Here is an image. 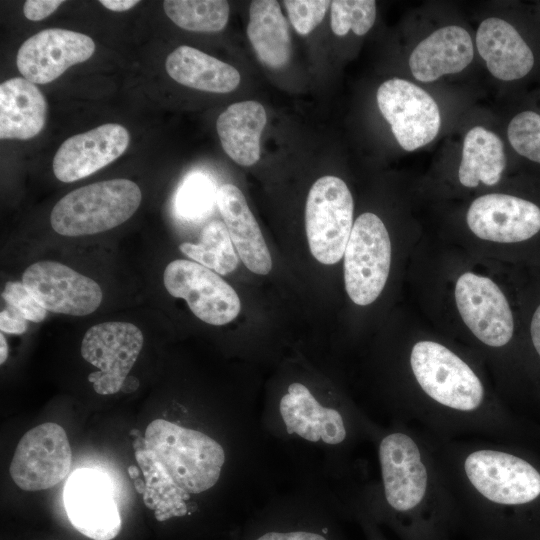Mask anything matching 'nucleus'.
Returning a JSON list of instances; mask_svg holds the SVG:
<instances>
[{
  "label": "nucleus",
  "mask_w": 540,
  "mask_h": 540,
  "mask_svg": "<svg viewBox=\"0 0 540 540\" xmlns=\"http://www.w3.org/2000/svg\"><path fill=\"white\" fill-rule=\"evenodd\" d=\"M373 450L377 475L338 490L348 520L364 515L399 540H452L461 512L433 438L393 420L381 423Z\"/></svg>",
  "instance_id": "nucleus-1"
},
{
  "label": "nucleus",
  "mask_w": 540,
  "mask_h": 540,
  "mask_svg": "<svg viewBox=\"0 0 540 540\" xmlns=\"http://www.w3.org/2000/svg\"><path fill=\"white\" fill-rule=\"evenodd\" d=\"M290 380L261 405V426L292 481H317L335 489L362 479L359 456L381 423L347 397Z\"/></svg>",
  "instance_id": "nucleus-2"
},
{
  "label": "nucleus",
  "mask_w": 540,
  "mask_h": 540,
  "mask_svg": "<svg viewBox=\"0 0 540 540\" xmlns=\"http://www.w3.org/2000/svg\"><path fill=\"white\" fill-rule=\"evenodd\" d=\"M433 440L471 540L526 539L534 528L528 511L540 501V470L501 440Z\"/></svg>",
  "instance_id": "nucleus-3"
},
{
  "label": "nucleus",
  "mask_w": 540,
  "mask_h": 540,
  "mask_svg": "<svg viewBox=\"0 0 540 540\" xmlns=\"http://www.w3.org/2000/svg\"><path fill=\"white\" fill-rule=\"evenodd\" d=\"M413 391L384 415L439 440L486 438L505 441L516 424L491 397L483 380L463 357L431 340L413 344L408 355Z\"/></svg>",
  "instance_id": "nucleus-4"
},
{
  "label": "nucleus",
  "mask_w": 540,
  "mask_h": 540,
  "mask_svg": "<svg viewBox=\"0 0 540 540\" xmlns=\"http://www.w3.org/2000/svg\"><path fill=\"white\" fill-rule=\"evenodd\" d=\"M350 522L337 491L293 481L256 510L228 540H349Z\"/></svg>",
  "instance_id": "nucleus-5"
},
{
  "label": "nucleus",
  "mask_w": 540,
  "mask_h": 540,
  "mask_svg": "<svg viewBox=\"0 0 540 540\" xmlns=\"http://www.w3.org/2000/svg\"><path fill=\"white\" fill-rule=\"evenodd\" d=\"M142 199L129 179H111L75 189L62 197L50 214L52 229L63 236L101 233L127 221Z\"/></svg>",
  "instance_id": "nucleus-6"
},
{
  "label": "nucleus",
  "mask_w": 540,
  "mask_h": 540,
  "mask_svg": "<svg viewBox=\"0 0 540 540\" xmlns=\"http://www.w3.org/2000/svg\"><path fill=\"white\" fill-rule=\"evenodd\" d=\"M353 198L346 183L323 176L311 186L305 208L306 235L314 258L326 265L340 261L353 227Z\"/></svg>",
  "instance_id": "nucleus-7"
},
{
  "label": "nucleus",
  "mask_w": 540,
  "mask_h": 540,
  "mask_svg": "<svg viewBox=\"0 0 540 540\" xmlns=\"http://www.w3.org/2000/svg\"><path fill=\"white\" fill-rule=\"evenodd\" d=\"M391 265V242L383 221L374 213L361 214L353 224L344 252V281L357 305L373 303L382 292Z\"/></svg>",
  "instance_id": "nucleus-8"
},
{
  "label": "nucleus",
  "mask_w": 540,
  "mask_h": 540,
  "mask_svg": "<svg viewBox=\"0 0 540 540\" xmlns=\"http://www.w3.org/2000/svg\"><path fill=\"white\" fill-rule=\"evenodd\" d=\"M144 342L141 330L128 322L111 321L90 327L81 343V355L99 370L88 376L100 395L122 390Z\"/></svg>",
  "instance_id": "nucleus-9"
},
{
  "label": "nucleus",
  "mask_w": 540,
  "mask_h": 540,
  "mask_svg": "<svg viewBox=\"0 0 540 540\" xmlns=\"http://www.w3.org/2000/svg\"><path fill=\"white\" fill-rule=\"evenodd\" d=\"M72 451L66 431L53 422L28 430L19 440L10 463L13 482L25 491L49 489L70 470Z\"/></svg>",
  "instance_id": "nucleus-10"
},
{
  "label": "nucleus",
  "mask_w": 540,
  "mask_h": 540,
  "mask_svg": "<svg viewBox=\"0 0 540 540\" xmlns=\"http://www.w3.org/2000/svg\"><path fill=\"white\" fill-rule=\"evenodd\" d=\"M163 283L171 296L184 299L192 313L207 324H227L240 312V299L233 287L197 262L171 261L164 270Z\"/></svg>",
  "instance_id": "nucleus-11"
},
{
  "label": "nucleus",
  "mask_w": 540,
  "mask_h": 540,
  "mask_svg": "<svg viewBox=\"0 0 540 540\" xmlns=\"http://www.w3.org/2000/svg\"><path fill=\"white\" fill-rule=\"evenodd\" d=\"M377 104L399 145L414 151L431 142L439 132L441 116L435 100L422 88L400 78L383 82Z\"/></svg>",
  "instance_id": "nucleus-12"
},
{
  "label": "nucleus",
  "mask_w": 540,
  "mask_h": 540,
  "mask_svg": "<svg viewBox=\"0 0 540 540\" xmlns=\"http://www.w3.org/2000/svg\"><path fill=\"white\" fill-rule=\"evenodd\" d=\"M63 502L71 526L91 540H114L122 519L108 476L94 469L71 474L63 491Z\"/></svg>",
  "instance_id": "nucleus-13"
},
{
  "label": "nucleus",
  "mask_w": 540,
  "mask_h": 540,
  "mask_svg": "<svg viewBox=\"0 0 540 540\" xmlns=\"http://www.w3.org/2000/svg\"><path fill=\"white\" fill-rule=\"evenodd\" d=\"M455 300L462 320L473 335L490 348H502L513 337L509 303L490 278L466 272L455 285Z\"/></svg>",
  "instance_id": "nucleus-14"
},
{
  "label": "nucleus",
  "mask_w": 540,
  "mask_h": 540,
  "mask_svg": "<svg viewBox=\"0 0 540 540\" xmlns=\"http://www.w3.org/2000/svg\"><path fill=\"white\" fill-rule=\"evenodd\" d=\"M22 283L46 311L58 314L89 315L103 298L97 282L55 261L31 264L22 274Z\"/></svg>",
  "instance_id": "nucleus-15"
},
{
  "label": "nucleus",
  "mask_w": 540,
  "mask_h": 540,
  "mask_svg": "<svg viewBox=\"0 0 540 540\" xmlns=\"http://www.w3.org/2000/svg\"><path fill=\"white\" fill-rule=\"evenodd\" d=\"M95 51L91 37L61 28L44 29L29 37L17 53V68L34 84H47Z\"/></svg>",
  "instance_id": "nucleus-16"
},
{
  "label": "nucleus",
  "mask_w": 540,
  "mask_h": 540,
  "mask_svg": "<svg viewBox=\"0 0 540 540\" xmlns=\"http://www.w3.org/2000/svg\"><path fill=\"white\" fill-rule=\"evenodd\" d=\"M466 220L469 229L480 239L518 243L540 231V208L516 196L487 194L471 203Z\"/></svg>",
  "instance_id": "nucleus-17"
},
{
  "label": "nucleus",
  "mask_w": 540,
  "mask_h": 540,
  "mask_svg": "<svg viewBox=\"0 0 540 540\" xmlns=\"http://www.w3.org/2000/svg\"><path fill=\"white\" fill-rule=\"evenodd\" d=\"M130 142L128 130L116 123H106L66 139L52 162L55 177L65 183L94 174L119 158Z\"/></svg>",
  "instance_id": "nucleus-18"
},
{
  "label": "nucleus",
  "mask_w": 540,
  "mask_h": 540,
  "mask_svg": "<svg viewBox=\"0 0 540 540\" xmlns=\"http://www.w3.org/2000/svg\"><path fill=\"white\" fill-rule=\"evenodd\" d=\"M217 206L244 265L255 274H268L272 268L271 255L242 191L233 184L222 185L217 193Z\"/></svg>",
  "instance_id": "nucleus-19"
},
{
  "label": "nucleus",
  "mask_w": 540,
  "mask_h": 540,
  "mask_svg": "<svg viewBox=\"0 0 540 540\" xmlns=\"http://www.w3.org/2000/svg\"><path fill=\"white\" fill-rule=\"evenodd\" d=\"M476 45L490 73L503 81L526 76L534 65V55L518 31L507 21L491 17L477 30Z\"/></svg>",
  "instance_id": "nucleus-20"
},
{
  "label": "nucleus",
  "mask_w": 540,
  "mask_h": 540,
  "mask_svg": "<svg viewBox=\"0 0 540 540\" xmlns=\"http://www.w3.org/2000/svg\"><path fill=\"white\" fill-rule=\"evenodd\" d=\"M469 33L460 26L442 27L413 50L409 57L412 75L421 82H432L446 74L466 68L473 59Z\"/></svg>",
  "instance_id": "nucleus-21"
},
{
  "label": "nucleus",
  "mask_w": 540,
  "mask_h": 540,
  "mask_svg": "<svg viewBox=\"0 0 540 540\" xmlns=\"http://www.w3.org/2000/svg\"><path fill=\"white\" fill-rule=\"evenodd\" d=\"M47 102L40 89L25 78L0 85V138L27 140L45 127Z\"/></svg>",
  "instance_id": "nucleus-22"
},
{
  "label": "nucleus",
  "mask_w": 540,
  "mask_h": 540,
  "mask_svg": "<svg viewBox=\"0 0 540 540\" xmlns=\"http://www.w3.org/2000/svg\"><path fill=\"white\" fill-rule=\"evenodd\" d=\"M266 121L264 107L254 100L236 102L218 116L220 143L235 163L251 166L259 160L260 137Z\"/></svg>",
  "instance_id": "nucleus-23"
},
{
  "label": "nucleus",
  "mask_w": 540,
  "mask_h": 540,
  "mask_svg": "<svg viewBox=\"0 0 540 540\" xmlns=\"http://www.w3.org/2000/svg\"><path fill=\"white\" fill-rule=\"evenodd\" d=\"M165 68L179 84L212 93H229L241 79L235 67L187 45L167 56Z\"/></svg>",
  "instance_id": "nucleus-24"
},
{
  "label": "nucleus",
  "mask_w": 540,
  "mask_h": 540,
  "mask_svg": "<svg viewBox=\"0 0 540 540\" xmlns=\"http://www.w3.org/2000/svg\"><path fill=\"white\" fill-rule=\"evenodd\" d=\"M247 36L259 60L267 67L278 69L289 62L291 37L277 1L255 0L251 3Z\"/></svg>",
  "instance_id": "nucleus-25"
},
{
  "label": "nucleus",
  "mask_w": 540,
  "mask_h": 540,
  "mask_svg": "<svg viewBox=\"0 0 540 540\" xmlns=\"http://www.w3.org/2000/svg\"><path fill=\"white\" fill-rule=\"evenodd\" d=\"M505 166L504 145L495 133L482 126H475L467 132L458 171L463 186L474 188L479 182L495 185Z\"/></svg>",
  "instance_id": "nucleus-26"
},
{
  "label": "nucleus",
  "mask_w": 540,
  "mask_h": 540,
  "mask_svg": "<svg viewBox=\"0 0 540 540\" xmlns=\"http://www.w3.org/2000/svg\"><path fill=\"white\" fill-rule=\"evenodd\" d=\"M179 249L190 259L219 275L233 272L238 265L228 229L219 220H213L203 227L198 243L184 242Z\"/></svg>",
  "instance_id": "nucleus-27"
},
{
  "label": "nucleus",
  "mask_w": 540,
  "mask_h": 540,
  "mask_svg": "<svg viewBox=\"0 0 540 540\" xmlns=\"http://www.w3.org/2000/svg\"><path fill=\"white\" fill-rule=\"evenodd\" d=\"M163 8L174 24L194 32L221 31L229 18V4L224 0H166Z\"/></svg>",
  "instance_id": "nucleus-28"
},
{
  "label": "nucleus",
  "mask_w": 540,
  "mask_h": 540,
  "mask_svg": "<svg viewBox=\"0 0 540 540\" xmlns=\"http://www.w3.org/2000/svg\"><path fill=\"white\" fill-rule=\"evenodd\" d=\"M217 193L211 178L200 172L192 173L179 187L176 208L187 219L203 218L217 205Z\"/></svg>",
  "instance_id": "nucleus-29"
},
{
  "label": "nucleus",
  "mask_w": 540,
  "mask_h": 540,
  "mask_svg": "<svg viewBox=\"0 0 540 540\" xmlns=\"http://www.w3.org/2000/svg\"><path fill=\"white\" fill-rule=\"evenodd\" d=\"M376 2L373 0H334L331 2V29L337 36L349 30L362 36L373 26Z\"/></svg>",
  "instance_id": "nucleus-30"
},
{
  "label": "nucleus",
  "mask_w": 540,
  "mask_h": 540,
  "mask_svg": "<svg viewBox=\"0 0 540 540\" xmlns=\"http://www.w3.org/2000/svg\"><path fill=\"white\" fill-rule=\"evenodd\" d=\"M507 135L514 150L540 164V114L523 111L509 123Z\"/></svg>",
  "instance_id": "nucleus-31"
},
{
  "label": "nucleus",
  "mask_w": 540,
  "mask_h": 540,
  "mask_svg": "<svg viewBox=\"0 0 540 540\" xmlns=\"http://www.w3.org/2000/svg\"><path fill=\"white\" fill-rule=\"evenodd\" d=\"M283 3L291 24L301 35L312 32L331 6V1L327 0H286Z\"/></svg>",
  "instance_id": "nucleus-32"
},
{
  "label": "nucleus",
  "mask_w": 540,
  "mask_h": 540,
  "mask_svg": "<svg viewBox=\"0 0 540 540\" xmlns=\"http://www.w3.org/2000/svg\"><path fill=\"white\" fill-rule=\"evenodd\" d=\"M6 306L14 309L26 320L42 322L47 311L36 301L22 282L8 281L2 292Z\"/></svg>",
  "instance_id": "nucleus-33"
},
{
  "label": "nucleus",
  "mask_w": 540,
  "mask_h": 540,
  "mask_svg": "<svg viewBox=\"0 0 540 540\" xmlns=\"http://www.w3.org/2000/svg\"><path fill=\"white\" fill-rule=\"evenodd\" d=\"M61 0H27L23 13L28 20L40 21L54 13L63 3Z\"/></svg>",
  "instance_id": "nucleus-34"
},
{
  "label": "nucleus",
  "mask_w": 540,
  "mask_h": 540,
  "mask_svg": "<svg viewBox=\"0 0 540 540\" xmlns=\"http://www.w3.org/2000/svg\"><path fill=\"white\" fill-rule=\"evenodd\" d=\"M27 321L22 315L8 306L0 312V330L2 333L23 334L28 327Z\"/></svg>",
  "instance_id": "nucleus-35"
},
{
  "label": "nucleus",
  "mask_w": 540,
  "mask_h": 540,
  "mask_svg": "<svg viewBox=\"0 0 540 540\" xmlns=\"http://www.w3.org/2000/svg\"><path fill=\"white\" fill-rule=\"evenodd\" d=\"M351 522H355L361 529L365 540H388L382 527L361 514L351 516Z\"/></svg>",
  "instance_id": "nucleus-36"
},
{
  "label": "nucleus",
  "mask_w": 540,
  "mask_h": 540,
  "mask_svg": "<svg viewBox=\"0 0 540 540\" xmlns=\"http://www.w3.org/2000/svg\"><path fill=\"white\" fill-rule=\"evenodd\" d=\"M532 345L540 357V305L536 308L530 325Z\"/></svg>",
  "instance_id": "nucleus-37"
},
{
  "label": "nucleus",
  "mask_w": 540,
  "mask_h": 540,
  "mask_svg": "<svg viewBox=\"0 0 540 540\" xmlns=\"http://www.w3.org/2000/svg\"><path fill=\"white\" fill-rule=\"evenodd\" d=\"M99 2L105 8L115 12L127 11L139 3L138 0H100Z\"/></svg>",
  "instance_id": "nucleus-38"
},
{
  "label": "nucleus",
  "mask_w": 540,
  "mask_h": 540,
  "mask_svg": "<svg viewBox=\"0 0 540 540\" xmlns=\"http://www.w3.org/2000/svg\"><path fill=\"white\" fill-rule=\"evenodd\" d=\"M8 344L4 337V333L0 334V364H3L8 357Z\"/></svg>",
  "instance_id": "nucleus-39"
}]
</instances>
